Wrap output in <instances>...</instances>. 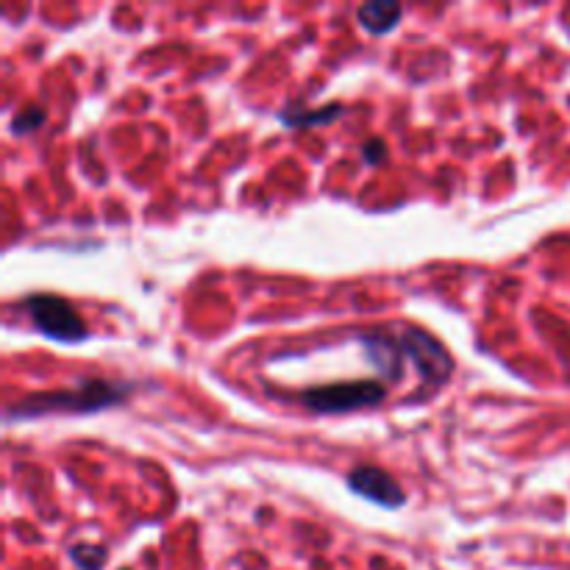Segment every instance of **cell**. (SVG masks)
<instances>
[{"label":"cell","mask_w":570,"mask_h":570,"mask_svg":"<svg viewBox=\"0 0 570 570\" xmlns=\"http://www.w3.org/2000/svg\"><path fill=\"white\" fill-rule=\"evenodd\" d=\"M131 393L128 384H114V381H81L73 390H53V393L28 395L26 401L14 404L6 418L9 420H34L45 415H87V412H101L114 404H123Z\"/></svg>","instance_id":"1"},{"label":"cell","mask_w":570,"mask_h":570,"mask_svg":"<svg viewBox=\"0 0 570 570\" xmlns=\"http://www.w3.org/2000/svg\"><path fill=\"white\" fill-rule=\"evenodd\" d=\"M26 315L31 317L34 329L45 337L59 342L87 340V326L73 306L59 295H28L23 301Z\"/></svg>","instance_id":"2"},{"label":"cell","mask_w":570,"mask_h":570,"mask_svg":"<svg viewBox=\"0 0 570 570\" xmlns=\"http://www.w3.org/2000/svg\"><path fill=\"white\" fill-rule=\"evenodd\" d=\"M387 395V387L381 381H351V384H326L306 390L304 404L317 415H342L354 409L379 406Z\"/></svg>","instance_id":"3"},{"label":"cell","mask_w":570,"mask_h":570,"mask_svg":"<svg viewBox=\"0 0 570 570\" xmlns=\"http://www.w3.org/2000/svg\"><path fill=\"white\" fill-rule=\"evenodd\" d=\"M398 342L404 348V356L418 368L420 379L431 384V387H440L448 381L454 362L443 348V342H437L431 334L418 329H409L404 334H398Z\"/></svg>","instance_id":"4"},{"label":"cell","mask_w":570,"mask_h":570,"mask_svg":"<svg viewBox=\"0 0 570 570\" xmlns=\"http://www.w3.org/2000/svg\"><path fill=\"white\" fill-rule=\"evenodd\" d=\"M348 487L356 495L368 498L373 504L384 509H398L406 504V495L401 484L395 482L393 476L384 468H373V465H362L348 473Z\"/></svg>","instance_id":"5"},{"label":"cell","mask_w":570,"mask_h":570,"mask_svg":"<svg viewBox=\"0 0 570 570\" xmlns=\"http://www.w3.org/2000/svg\"><path fill=\"white\" fill-rule=\"evenodd\" d=\"M359 345L365 348V354L376 365L381 379H401L406 356L398 337H390V334H365V337H359Z\"/></svg>","instance_id":"6"},{"label":"cell","mask_w":570,"mask_h":570,"mask_svg":"<svg viewBox=\"0 0 570 570\" xmlns=\"http://www.w3.org/2000/svg\"><path fill=\"white\" fill-rule=\"evenodd\" d=\"M356 17L370 34H390L401 23L404 9L398 3H390V0H370V3H362L356 9Z\"/></svg>","instance_id":"7"},{"label":"cell","mask_w":570,"mask_h":570,"mask_svg":"<svg viewBox=\"0 0 570 570\" xmlns=\"http://www.w3.org/2000/svg\"><path fill=\"white\" fill-rule=\"evenodd\" d=\"M340 114H342L340 103H329V106H320V109H304V112H298V109H284V112H281V123H287V126L295 128L326 126L331 120H337Z\"/></svg>","instance_id":"8"},{"label":"cell","mask_w":570,"mask_h":570,"mask_svg":"<svg viewBox=\"0 0 570 570\" xmlns=\"http://www.w3.org/2000/svg\"><path fill=\"white\" fill-rule=\"evenodd\" d=\"M70 557L81 570H101L106 562V548L95 543H78L70 548Z\"/></svg>","instance_id":"9"},{"label":"cell","mask_w":570,"mask_h":570,"mask_svg":"<svg viewBox=\"0 0 570 570\" xmlns=\"http://www.w3.org/2000/svg\"><path fill=\"white\" fill-rule=\"evenodd\" d=\"M42 123H45V112H42L39 106H26V109H20V112L14 114L12 131L14 134H31V131H37Z\"/></svg>","instance_id":"10"},{"label":"cell","mask_w":570,"mask_h":570,"mask_svg":"<svg viewBox=\"0 0 570 570\" xmlns=\"http://www.w3.org/2000/svg\"><path fill=\"white\" fill-rule=\"evenodd\" d=\"M384 153H387V142L384 140H368L362 145V156H365L368 165H379L381 159H384Z\"/></svg>","instance_id":"11"}]
</instances>
